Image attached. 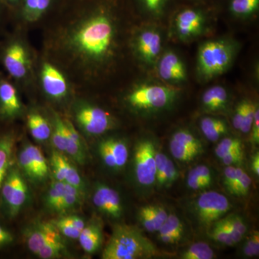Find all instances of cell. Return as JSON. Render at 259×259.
I'll list each match as a JSON object with an SVG mask.
<instances>
[{"label":"cell","mask_w":259,"mask_h":259,"mask_svg":"<svg viewBox=\"0 0 259 259\" xmlns=\"http://www.w3.org/2000/svg\"><path fill=\"white\" fill-rule=\"evenodd\" d=\"M156 146L151 139L141 140L135 148V178L137 183L145 188L152 187L156 183Z\"/></svg>","instance_id":"7"},{"label":"cell","mask_w":259,"mask_h":259,"mask_svg":"<svg viewBox=\"0 0 259 259\" xmlns=\"http://www.w3.org/2000/svg\"><path fill=\"white\" fill-rule=\"evenodd\" d=\"M251 139L255 144H258L259 143V110L258 105H255L254 115H253V122H252Z\"/></svg>","instance_id":"47"},{"label":"cell","mask_w":259,"mask_h":259,"mask_svg":"<svg viewBox=\"0 0 259 259\" xmlns=\"http://www.w3.org/2000/svg\"><path fill=\"white\" fill-rule=\"evenodd\" d=\"M185 230L182 220L176 214L171 213L157 232L158 240L165 244H175L183 238Z\"/></svg>","instance_id":"22"},{"label":"cell","mask_w":259,"mask_h":259,"mask_svg":"<svg viewBox=\"0 0 259 259\" xmlns=\"http://www.w3.org/2000/svg\"><path fill=\"white\" fill-rule=\"evenodd\" d=\"M21 103L14 85L8 80L0 78V118L10 120L18 115Z\"/></svg>","instance_id":"17"},{"label":"cell","mask_w":259,"mask_h":259,"mask_svg":"<svg viewBox=\"0 0 259 259\" xmlns=\"http://www.w3.org/2000/svg\"><path fill=\"white\" fill-rule=\"evenodd\" d=\"M160 77L165 81H182L187 78V72L183 61L173 51L165 53L160 59L158 65Z\"/></svg>","instance_id":"18"},{"label":"cell","mask_w":259,"mask_h":259,"mask_svg":"<svg viewBox=\"0 0 259 259\" xmlns=\"http://www.w3.org/2000/svg\"><path fill=\"white\" fill-rule=\"evenodd\" d=\"M94 205L109 217L120 218L122 214V202L118 192L107 185L97 186L93 196Z\"/></svg>","instance_id":"14"},{"label":"cell","mask_w":259,"mask_h":259,"mask_svg":"<svg viewBox=\"0 0 259 259\" xmlns=\"http://www.w3.org/2000/svg\"><path fill=\"white\" fill-rule=\"evenodd\" d=\"M28 126L32 137L36 141L42 142L50 138V125L47 120L40 114L31 113L28 115Z\"/></svg>","instance_id":"29"},{"label":"cell","mask_w":259,"mask_h":259,"mask_svg":"<svg viewBox=\"0 0 259 259\" xmlns=\"http://www.w3.org/2000/svg\"><path fill=\"white\" fill-rule=\"evenodd\" d=\"M233 47L223 40H209L199 47L197 68L204 79H212L223 74L233 59Z\"/></svg>","instance_id":"4"},{"label":"cell","mask_w":259,"mask_h":259,"mask_svg":"<svg viewBox=\"0 0 259 259\" xmlns=\"http://www.w3.org/2000/svg\"><path fill=\"white\" fill-rule=\"evenodd\" d=\"M25 11L30 20L37 18V0H25Z\"/></svg>","instance_id":"48"},{"label":"cell","mask_w":259,"mask_h":259,"mask_svg":"<svg viewBox=\"0 0 259 259\" xmlns=\"http://www.w3.org/2000/svg\"><path fill=\"white\" fill-rule=\"evenodd\" d=\"M248 100H243L238 104L235 111L234 116L233 118V124L235 128L239 131L241 128L242 122H243V116L246 108Z\"/></svg>","instance_id":"46"},{"label":"cell","mask_w":259,"mask_h":259,"mask_svg":"<svg viewBox=\"0 0 259 259\" xmlns=\"http://www.w3.org/2000/svg\"><path fill=\"white\" fill-rule=\"evenodd\" d=\"M214 257L212 248L205 242L193 243L180 255L182 259H212Z\"/></svg>","instance_id":"30"},{"label":"cell","mask_w":259,"mask_h":259,"mask_svg":"<svg viewBox=\"0 0 259 259\" xmlns=\"http://www.w3.org/2000/svg\"><path fill=\"white\" fill-rule=\"evenodd\" d=\"M51 0H37V18L48 9Z\"/></svg>","instance_id":"50"},{"label":"cell","mask_w":259,"mask_h":259,"mask_svg":"<svg viewBox=\"0 0 259 259\" xmlns=\"http://www.w3.org/2000/svg\"><path fill=\"white\" fill-rule=\"evenodd\" d=\"M204 18L202 14L194 10L187 9L181 12L176 19L177 32L181 39H189L202 32Z\"/></svg>","instance_id":"19"},{"label":"cell","mask_w":259,"mask_h":259,"mask_svg":"<svg viewBox=\"0 0 259 259\" xmlns=\"http://www.w3.org/2000/svg\"><path fill=\"white\" fill-rule=\"evenodd\" d=\"M5 1L8 2V3H14L16 0H5Z\"/></svg>","instance_id":"52"},{"label":"cell","mask_w":259,"mask_h":259,"mask_svg":"<svg viewBox=\"0 0 259 259\" xmlns=\"http://www.w3.org/2000/svg\"><path fill=\"white\" fill-rule=\"evenodd\" d=\"M18 161L20 169L31 180L42 181L47 177L49 167L47 160L36 146L28 144L22 148Z\"/></svg>","instance_id":"11"},{"label":"cell","mask_w":259,"mask_h":259,"mask_svg":"<svg viewBox=\"0 0 259 259\" xmlns=\"http://www.w3.org/2000/svg\"><path fill=\"white\" fill-rule=\"evenodd\" d=\"M212 174L210 168L205 165H199L189 172L187 178V185L190 190H201L200 181L202 179L212 180Z\"/></svg>","instance_id":"32"},{"label":"cell","mask_w":259,"mask_h":259,"mask_svg":"<svg viewBox=\"0 0 259 259\" xmlns=\"http://www.w3.org/2000/svg\"><path fill=\"white\" fill-rule=\"evenodd\" d=\"M175 89L163 85H142L127 97L130 105L140 110H158L171 105L176 98Z\"/></svg>","instance_id":"6"},{"label":"cell","mask_w":259,"mask_h":259,"mask_svg":"<svg viewBox=\"0 0 259 259\" xmlns=\"http://www.w3.org/2000/svg\"><path fill=\"white\" fill-rule=\"evenodd\" d=\"M259 0H232L231 10L233 14L248 15L258 9Z\"/></svg>","instance_id":"35"},{"label":"cell","mask_w":259,"mask_h":259,"mask_svg":"<svg viewBox=\"0 0 259 259\" xmlns=\"http://www.w3.org/2000/svg\"><path fill=\"white\" fill-rule=\"evenodd\" d=\"M66 190V183L59 181H54L51 185L48 192L47 202L48 206L56 212L60 211L61 202Z\"/></svg>","instance_id":"31"},{"label":"cell","mask_w":259,"mask_h":259,"mask_svg":"<svg viewBox=\"0 0 259 259\" xmlns=\"http://www.w3.org/2000/svg\"><path fill=\"white\" fill-rule=\"evenodd\" d=\"M212 226L213 228L210 231V236L214 241L218 242L221 244L228 245V246H233V245H236L231 235L224 228L220 226L216 223H214Z\"/></svg>","instance_id":"40"},{"label":"cell","mask_w":259,"mask_h":259,"mask_svg":"<svg viewBox=\"0 0 259 259\" xmlns=\"http://www.w3.org/2000/svg\"><path fill=\"white\" fill-rule=\"evenodd\" d=\"M51 223L63 236L74 240L78 239L80 233L85 226L82 218L77 215L65 216L54 220Z\"/></svg>","instance_id":"27"},{"label":"cell","mask_w":259,"mask_h":259,"mask_svg":"<svg viewBox=\"0 0 259 259\" xmlns=\"http://www.w3.org/2000/svg\"><path fill=\"white\" fill-rule=\"evenodd\" d=\"M51 164L55 180L69 184L83 192L84 187L79 171L62 153L54 150L51 154Z\"/></svg>","instance_id":"15"},{"label":"cell","mask_w":259,"mask_h":259,"mask_svg":"<svg viewBox=\"0 0 259 259\" xmlns=\"http://www.w3.org/2000/svg\"><path fill=\"white\" fill-rule=\"evenodd\" d=\"M200 129L204 137L211 142H216L228 131L226 121L209 116L200 120Z\"/></svg>","instance_id":"28"},{"label":"cell","mask_w":259,"mask_h":259,"mask_svg":"<svg viewBox=\"0 0 259 259\" xmlns=\"http://www.w3.org/2000/svg\"><path fill=\"white\" fill-rule=\"evenodd\" d=\"M223 164L226 166H234L241 164L243 160V150H236L227 153L223 157L220 158Z\"/></svg>","instance_id":"44"},{"label":"cell","mask_w":259,"mask_h":259,"mask_svg":"<svg viewBox=\"0 0 259 259\" xmlns=\"http://www.w3.org/2000/svg\"><path fill=\"white\" fill-rule=\"evenodd\" d=\"M81 193L82 192L76 187L66 183V190H65L64 198L61 202L59 212H64L76 207L81 199Z\"/></svg>","instance_id":"34"},{"label":"cell","mask_w":259,"mask_h":259,"mask_svg":"<svg viewBox=\"0 0 259 259\" xmlns=\"http://www.w3.org/2000/svg\"><path fill=\"white\" fill-rule=\"evenodd\" d=\"M2 61L7 72L14 79H22L28 72V56L20 42L8 44L2 54Z\"/></svg>","instance_id":"12"},{"label":"cell","mask_w":259,"mask_h":259,"mask_svg":"<svg viewBox=\"0 0 259 259\" xmlns=\"http://www.w3.org/2000/svg\"><path fill=\"white\" fill-rule=\"evenodd\" d=\"M12 232L5 225L0 223V250L9 246L14 241Z\"/></svg>","instance_id":"45"},{"label":"cell","mask_w":259,"mask_h":259,"mask_svg":"<svg viewBox=\"0 0 259 259\" xmlns=\"http://www.w3.org/2000/svg\"><path fill=\"white\" fill-rule=\"evenodd\" d=\"M114 30L107 17L99 15L90 19L75 34L74 44L81 52L93 58H100L108 52Z\"/></svg>","instance_id":"2"},{"label":"cell","mask_w":259,"mask_h":259,"mask_svg":"<svg viewBox=\"0 0 259 259\" xmlns=\"http://www.w3.org/2000/svg\"><path fill=\"white\" fill-rule=\"evenodd\" d=\"M243 254L246 257L258 256L259 255V233L258 231L252 232L251 235L246 240L243 248Z\"/></svg>","instance_id":"37"},{"label":"cell","mask_w":259,"mask_h":259,"mask_svg":"<svg viewBox=\"0 0 259 259\" xmlns=\"http://www.w3.org/2000/svg\"><path fill=\"white\" fill-rule=\"evenodd\" d=\"M225 220L229 223L230 226L236 233L243 237L244 236L247 232V226L243 218L238 214H231L228 217L225 218Z\"/></svg>","instance_id":"43"},{"label":"cell","mask_w":259,"mask_h":259,"mask_svg":"<svg viewBox=\"0 0 259 259\" xmlns=\"http://www.w3.org/2000/svg\"><path fill=\"white\" fill-rule=\"evenodd\" d=\"M252 170L253 173L255 174V176H259V153L256 152L253 156V159L251 162Z\"/></svg>","instance_id":"51"},{"label":"cell","mask_w":259,"mask_h":259,"mask_svg":"<svg viewBox=\"0 0 259 259\" xmlns=\"http://www.w3.org/2000/svg\"><path fill=\"white\" fill-rule=\"evenodd\" d=\"M146 8L153 13H158L161 8L163 0H144Z\"/></svg>","instance_id":"49"},{"label":"cell","mask_w":259,"mask_h":259,"mask_svg":"<svg viewBox=\"0 0 259 259\" xmlns=\"http://www.w3.org/2000/svg\"><path fill=\"white\" fill-rule=\"evenodd\" d=\"M28 197V188L21 172L12 165L0 189V214L12 220L18 215Z\"/></svg>","instance_id":"5"},{"label":"cell","mask_w":259,"mask_h":259,"mask_svg":"<svg viewBox=\"0 0 259 259\" xmlns=\"http://www.w3.org/2000/svg\"><path fill=\"white\" fill-rule=\"evenodd\" d=\"M179 176L180 175H179L178 169L172 160L168 158L166 171L163 174L161 182L158 187L161 188H168L171 187L178 180Z\"/></svg>","instance_id":"38"},{"label":"cell","mask_w":259,"mask_h":259,"mask_svg":"<svg viewBox=\"0 0 259 259\" xmlns=\"http://www.w3.org/2000/svg\"><path fill=\"white\" fill-rule=\"evenodd\" d=\"M28 249L44 259L57 258L66 252L61 234L51 222H37L25 232Z\"/></svg>","instance_id":"3"},{"label":"cell","mask_w":259,"mask_h":259,"mask_svg":"<svg viewBox=\"0 0 259 259\" xmlns=\"http://www.w3.org/2000/svg\"><path fill=\"white\" fill-rule=\"evenodd\" d=\"M243 171H244L240 167L234 166H227L225 168L223 184L228 192H231L233 186Z\"/></svg>","instance_id":"41"},{"label":"cell","mask_w":259,"mask_h":259,"mask_svg":"<svg viewBox=\"0 0 259 259\" xmlns=\"http://www.w3.org/2000/svg\"><path fill=\"white\" fill-rule=\"evenodd\" d=\"M255 107V105H253L250 101L248 102L241 128L239 130L243 134H247L250 132L252 122H253V115H254Z\"/></svg>","instance_id":"42"},{"label":"cell","mask_w":259,"mask_h":259,"mask_svg":"<svg viewBox=\"0 0 259 259\" xmlns=\"http://www.w3.org/2000/svg\"><path fill=\"white\" fill-rule=\"evenodd\" d=\"M81 248L89 254H93L101 247L103 241L102 229L100 222L93 221L85 225L79 238Z\"/></svg>","instance_id":"23"},{"label":"cell","mask_w":259,"mask_h":259,"mask_svg":"<svg viewBox=\"0 0 259 259\" xmlns=\"http://www.w3.org/2000/svg\"><path fill=\"white\" fill-rule=\"evenodd\" d=\"M251 185V179L248 174L243 171L233 186L230 193L238 197H244L248 194Z\"/></svg>","instance_id":"39"},{"label":"cell","mask_w":259,"mask_h":259,"mask_svg":"<svg viewBox=\"0 0 259 259\" xmlns=\"http://www.w3.org/2000/svg\"><path fill=\"white\" fill-rule=\"evenodd\" d=\"M99 153L107 167L118 170L123 168L128 160L127 145L122 140L108 139L100 143Z\"/></svg>","instance_id":"13"},{"label":"cell","mask_w":259,"mask_h":259,"mask_svg":"<svg viewBox=\"0 0 259 259\" xmlns=\"http://www.w3.org/2000/svg\"><path fill=\"white\" fill-rule=\"evenodd\" d=\"M168 214L163 206L149 204L139 209V222L149 233H157L166 221Z\"/></svg>","instance_id":"21"},{"label":"cell","mask_w":259,"mask_h":259,"mask_svg":"<svg viewBox=\"0 0 259 259\" xmlns=\"http://www.w3.org/2000/svg\"><path fill=\"white\" fill-rule=\"evenodd\" d=\"M41 80L44 91L54 99H61L67 93L68 87L64 76L49 63L42 66Z\"/></svg>","instance_id":"16"},{"label":"cell","mask_w":259,"mask_h":259,"mask_svg":"<svg viewBox=\"0 0 259 259\" xmlns=\"http://www.w3.org/2000/svg\"><path fill=\"white\" fill-rule=\"evenodd\" d=\"M136 47L143 60L147 64H153L161 53V35L156 30H145L138 37Z\"/></svg>","instance_id":"20"},{"label":"cell","mask_w":259,"mask_h":259,"mask_svg":"<svg viewBox=\"0 0 259 259\" xmlns=\"http://www.w3.org/2000/svg\"><path fill=\"white\" fill-rule=\"evenodd\" d=\"M236 150H243L241 140L236 138H226L218 144L214 152L217 157L221 158L227 153Z\"/></svg>","instance_id":"36"},{"label":"cell","mask_w":259,"mask_h":259,"mask_svg":"<svg viewBox=\"0 0 259 259\" xmlns=\"http://www.w3.org/2000/svg\"><path fill=\"white\" fill-rule=\"evenodd\" d=\"M169 150L175 159L185 163L194 161L204 152L200 140L187 129L174 133L169 141Z\"/></svg>","instance_id":"9"},{"label":"cell","mask_w":259,"mask_h":259,"mask_svg":"<svg viewBox=\"0 0 259 259\" xmlns=\"http://www.w3.org/2000/svg\"><path fill=\"white\" fill-rule=\"evenodd\" d=\"M76 120L83 131L91 136L105 134L112 127V121L105 110L93 105H83L76 112Z\"/></svg>","instance_id":"10"},{"label":"cell","mask_w":259,"mask_h":259,"mask_svg":"<svg viewBox=\"0 0 259 259\" xmlns=\"http://www.w3.org/2000/svg\"><path fill=\"white\" fill-rule=\"evenodd\" d=\"M228 94L222 86H214L204 92L202 97V106L210 112H218L226 107Z\"/></svg>","instance_id":"26"},{"label":"cell","mask_w":259,"mask_h":259,"mask_svg":"<svg viewBox=\"0 0 259 259\" xmlns=\"http://www.w3.org/2000/svg\"><path fill=\"white\" fill-rule=\"evenodd\" d=\"M52 141L56 151L64 153L66 141V124L65 120H63L59 116L56 117Z\"/></svg>","instance_id":"33"},{"label":"cell","mask_w":259,"mask_h":259,"mask_svg":"<svg viewBox=\"0 0 259 259\" xmlns=\"http://www.w3.org/2000/svg\"><path fill=\"white\" fill-rule=\"evenodd\" d=\"M65 124L66 129V141L64 153L75 161L80 164H83L84 163L86 156L79 134L69 120L65 121Z\"/></svg>","instance_id":"25"},{"label":"cell","mask_w":259,"mask_h":259,"mask_svg":"<svg viewBox=\"0 0 259 259\" xmlns=\"http://www.w3.org/2000/svg\"><path fill=\"white\" fill-rule=\"evenodd\" d=\"M158 254V250L152 242L138 228L117 224L114 226L112 236L102 252V258H151Z\"/></svg>","instance_id":"1"},{"label":"cell","mask_w":259,"mask_h":259,"mask_svg":"<svg viewBox=\"0 0 259 259\" xmlns=\"http://www.w3.org/2000/svg\"><path fill=\"white\" fill-rule=\"evenodd\" d=\"M231 208V204L226 196L214 191L201 194L194 204V212L202 226H212L223 218Z\"/></svg>","instance_id":"8"},{"label":"cell","mask_w":259,"mask_h":259,"mask_svg":"<svg viewBox=\"0 0 259 259\" xmlns=\"http://www.w3.org/2000/svg\"><path fill=\"white\" fill-rule=\"evenodd\" d=\"M15 138L10 131L0 134V189L7 174L13 164Z\"/></svg>","instance_id":"24"}]
</instances>
